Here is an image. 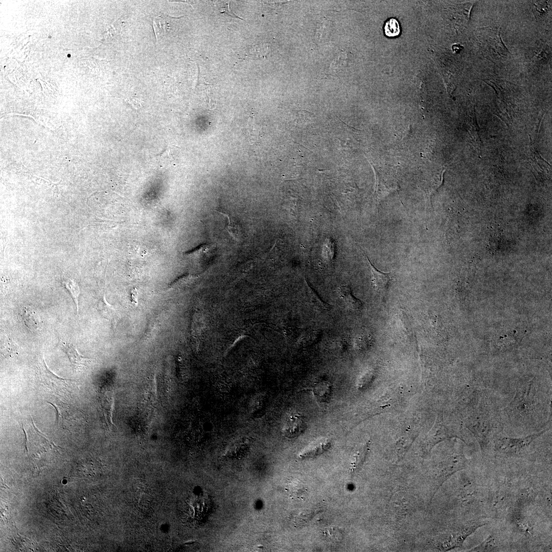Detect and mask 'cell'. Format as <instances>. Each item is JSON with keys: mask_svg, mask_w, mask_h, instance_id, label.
I'll use <instances>...</instances> for the list:
<instances>
[{"mask_svg": "<svg viewBox=\"0 0 552 552\" xmlns=\"http://www.w3.org/2000/svg\"><path fill=\"white\" fill-rule=\"evenodd\" d=\"M330 446L328 440H322L312 445L300 454L302 457H310L317 455L327 450Z\"/></svg>", "mask_w": 552, "mask_h": 552, "instance_id": "obj_12", "label": "cell"}, {"mask_svg": "<svg viewBox=\"0 0 552 552\" xmlns=\"http://www.w3.org/2000/svg\"><path fill=\"white\" fill-rule=\"evenodd\" d=\"M218 6V9L220 10V13H224L225 14H227L233 17L238 18L242 19V18L238 16L236 14H235L233 11H232L231 10H229V3H224L223 2L219 3Z\"/></svg>", "mask_w": 552, "mask_h": 552, "instance_id": "obj_17", "label": "cell"}, {"mask_svg": "<svg viewBox=\"0 0 552 552\" xmlns=\"http://www.w3.org/2000/svg\"><path fill=\"white\" fill-rule=\"evenodd\" d=\"M67 56L68 57H71V55H70V54H68Z\"/></svg>", "mask_w": 552, "mask_h": 552, "instance_id": "obj_18", "label": "cell"}, {"mask_svg": "<svg viewBox=\"0 0 552 552\" xmlns=\"http://www.w3.org/2000/svg\"><path fill=\"white\" fill-rule=\"evenodd\" d=\"M39 385L45 390L61 397H68L73 393L75 380L61 378L52 372L42 358L38 365Z\"/></svg>", "mask_w": 552, "mask_h": 552, "instance_id": "obj_1", "label": "cell"}, {"mask_svg": "<svg viewBox=\"0 0 552 552\" xmlns=\"http://www.w3.org/2000/svg\"><path fill=\"white\" fill-rule=\"evenodd\" d=\"M384 32L388 37L398 36L400 33V28L397 20L394 18L388 19L384 24Z\"/></svg>", "mask_w": 552, "mask_h": 552, "instance_id": "obj_14", "label": "cell"}, {"mask_svg": "<svg viewBox=\"0 0 552 552\" xmlns=\"http://www.w3.org/2000/svg\"><path fill=\"white\" fill-rule=\"evenodd\" d=\"M365 258L371 273L374 288L378 292L385 291L392 280L390 273L379 270L373 265L367 256H365Z\"/></svg>", "mask_w": 552, "mask_h": 552, "instance_id": "obj_7", "label": "cell"}, {"mask_svg": "<svg viewBox=\"0 0 552 552\" xmlns=\"http://www.w3.org/2000/svg\"><path fill=\"white\" fill-rule=\"evenodd\" d=\"M474 415L471 416L469 428L482 449L487 444L491 426L489 419L484 414L476 413Z\"/></svg>", "mask_w": 552, "mask_h": 552, "instance_id": "obj_5", "label": "cell"}, {"mask_svg": "<svg viewBox=\"0 0 552 552\" xmlns=\"http://www.w3.org/2000/svg\"><path fill=\"white\" fill-rule=\"evenodd\" d=\"M306 429L304 417L300 413L290 415L285 420L282 427V432L288 438L300 436Z\"/></svg>", "mask_w": 552, "mask_h": 552, "instance_id": "obj_6", "label": "cell"}, {"mask_svg": "<svg viewBox=\"0 0 552 552\" xmlns=\"http://www.w3.org/2000/svg\"><path fill=\"white\" fill-rule=\"evenodd\" d=\"M58 346L66 354L73 368L76 371H84L92 364L93 359L81 355L76 348L63 337H59Z\"/></svg>", "mask_w": 552, "mask_h": 552, "instance_id": "obj_4", "label": "cell"}, {"mask_svg": "<svg viewBox=\"0 0 552 552\" xmlns=\"http://www.w3.org/2000/svg\"><path fill=\"white\" fill-rule=\"evenodd\" d=\"M168 18L167 15H159L153 19V29L157 40L169 31L170 26Z\"/></svg>", "mask_w": 552, "mask_h": 552, "instance_id": "obj_11", "label": "cell"}, {"mask_svg": "<svg viewBox=\"0 0 552 552\" xmlns=\"http://www.w3.org/2000/svg\"><path fill=\"white\" fill-rule=\"evenodd\" d=\"M21 316L26 326L31 330H37L39 329L41 319L39 315L31 307L25 306L21 310Z\"/></svg>", "mask_w": 552, "mask_h": 552, "instance_id": "obj_9", "label": "cell"}, {"mask_svg": "<svg viewBox=\"0 0 552 552\" xmlns=\"http://www.w3.org/2000/svg\"><path fill=\"white\" fill-rule=\"evenodd\" d=\"M545 431V430L539 433L520 438L509 437L499 438L496 442V449L497 451L504 454H517L528 447L532 442L539 437Z\"/></svg>", "mask_w": 552, "mask_h": 552, "instance_id": "obj_3", "label": "cell"}, {"mask_svg": "<svg viewBox=\"0 0 552 552\" xmlns=\"http://www.w3.org/2000/svg\"><path fill=\"white\" fill-rule=\"evenodd\" d=\"M494 548V540L492 537H489L479 545L473 549L472 551H492Z\"/></svg>", "mask_w": 552, "mask_h": 552, "instance_id": "obj_16", "label": "cell"}, {"mask_svg": "<svg viewBox=\"0 0 552 552\" xmlns=\"http://www.w3.org/2000/svg\"><path fill=\"white\" fill-rule=\"evenodd\" d=\"M219 213L222 214L224 216H225V217H226L227 218L228 221V224L226 226V227H225L226 228L225 229L228 232V233L229 234V235L235 240H238V238H239V228L238 227V225L235 224V223H234L233 222V223L231 222L229 216L228 215H227L226 214H224V213H222L220 212H219Z\"/></svg>", "mask_w": 552, "mask_h": 552, "instance_id": "obj_15", "label": "cell"}, {"mask_svg": "<svg viewBox=\"0 0 552 552\" xmlns=\"http://www.w3.org/2000/svg\"><path fill=\"white\" fill-rule=\"evenodd\" d=\"M48 403L53 406L56 410L55 425L70 431L73 429L80 427L84 423L83 412L79 409L62 402L57 399Z\"/></svg>", "mask_w": 552, "mask_h": 552, "instance_id": "obj_2", "label": "cell"}, {"mask_svg": "<svg viewBox=\"0 0 552 552\" xmlns=\"http://www.w3.org/2000/svg\"><path fill=\"white\" fill-rule=\"evenodd\" d=\"M63 285L69 291L71 296L76 305L77 312H78V298L80 294V289L73 280L66 279L62 281Z\"/></svg>", "mask_w": 552, "mask_h": 552, "instance_id": "obj_13", "label": "cell"}, {"mask_svg": "<svg viewBox=\"0 0 552 552\" xmlns=\"http://www.w3.org/2000/svg\"><path fill=\"white\" fill-rule=\"evenodd\" d=\"M49 38H51V36H49Z\"/></svg>", "mask_w": 552, "mask_h": 552, "instance_id": "obj_19", "label": "cell"}, {"mask_svg": "<svg viewBox=\"0 0 552 552\" xmlns=\"http://www.w3.org/2000/svg\"><path fill=\"white\" fill-rule=\"evenodd\" d=\"M339 296L342 298L346 305L353 310H359L363 307V303L352 293L350 287L348 286H341L338 288Z\"/></svg>", "mask_w": 552, "mask_h": 552, "instance_id": "obj_10", "label": "cell"}, {"mask_svg": "<svg viewBox=\"0 0 552 552\" xmlns=\"http://www.w3.org/2000/svg\"><path fill=\"white\" fill-rule=\"evenodd\" d=\"M311 390L318 401L328 402L332 397V384L327 380H318L313 385Z\"/></svg>", "mask_w": 552, "mask_h": 552, "instance_id": "obj_8", "label": "cell"}]
</instances>
